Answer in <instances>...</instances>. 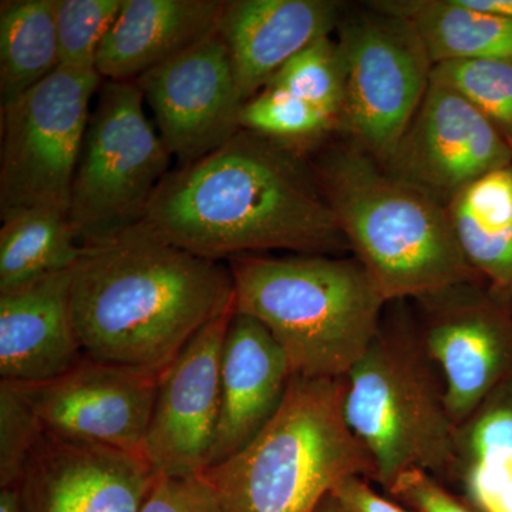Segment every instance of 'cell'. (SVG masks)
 I'll use <instances>...</instances> for the list:
<instances>
[{
	"instance_id": "obj_20",
	"label": "cell",
	"mask_w": 512,
	"mask_h": 512,
	"mask_svg": "<svg viewBox=\"0 0 512 512\" xmlns=\"http://www.w3.org/2000/svg\"><path fill=\"white\" fill-rule=\"evenodd\" d=\"M444 484L476 512H512V377L457 424Z\"/></svg>"
},
{
	"instance_id": "obj_4",
	"label": "cell",
	"mask_w": 512,
	"mask_h": 512,
	"mask_svg": "<svg viewBox=\"0 0 512 512\" xmlns=\"http://www.w3.org/2000/svg\"><path fill=\"white\" fill-rule=\"evenodd\" d=\"M228 266L235 311L261 322L306 379L348 376L389 305L355 256L241 255Z\"/></svg>"
},
{
	"instance_id": "obj_30",
	"label": "cell",
	"mask_w": 512,
	"mask_h": 512,
	"mask_svg": "<svg viewBox=\"0 0 512 512\" xmlns=\"http://www.w3.org/2000/svg\"><path fill=\"white\" fill-rule=\"evenodd\" d=\"M140 512H222L204 476H157Z\"/></svg>"
},
{
	"instance_id": "obj_26",
	"label": "cell",
	"mask_w": 512,
	"mask_h": 512,
	"mask_svg": "<svg viewBox=\"0 0 512 512\" xmlns=\"http://www.w3.org/2000/svg\"><path fill=\"white\" fill-rule=\"evenodd\" d=\"M296 99L340 123L345 104L346 70L338 40L322 37L303 49L269 80Z\"/></svg>"
},
{
	"instance_id": "obj_2",
	"label": "cell",
	"mask_w": 512,
	"mask_h": 512,
	"mask_svg": "<svg viewBox=\"0 0 512 512\" xmlns=\"http://www.w3.org/2000/svg\"><path fill=\"white\" fill-rule=\"evenodd\" d=\"M235 309L228 264L192 254L146 221L82 245L70 312L84 356L163 373L212 320Z\"/></svg>"
},
{
	"instance_id": "obj_32",
	"label": "cell",
	"mask_w": 512,
	"mask_h": 512,
	"mask_svg": "<svg viewBox=\"0 0 512 512\" xmlns=\"http://www.w3.org/2000/svg\"><path fill=\"white\" fill-rule=\"evenodd\" d=\"M330 494L346 512H410L377 494L363 477L345 478Z\"/></svg>"
},
{
	"instance_id": "obj_3",
	"label": "cell",
	"mask_w": 512,
	"mask_h": 512,
	"mask_svg": "<svg viewBox=\"0 0 512 512\" xmlns=\"http://www.w3.org/2000/svg\"><path fill=\"white\" fill-rule=\"evenodd\" d=\"M311 165L349 249L387 303L481 279L458 247L446 205L355 144L330 148Z\"/></svg>"
},
{
	"instance_id": "obj_35",
	"label": "cell",
	"mask_w": 512,
	"mask_h": 512,
	"mask_svg": "<svg viewBox=\"0 0 512 512\" xmlns=\"http://www.w3.org/2000/svg\"><path fill=\"white\" fill-rule=\"evenodd\" d=\"M315 512H346L340 507L338 501L335 500L332 494L326 495L322 503L318 505Z\"/></svg>"
},
{
	"instance_id": "obj_27",
	"label": "cell",
	"mask_w": 512,
	"mask_h": 512,
	"mask_svg": "<svg viewBox=\"0 0 512 512\" xmlns=\"http://www.w3.org/2000/svg\"><path fill=\"white\" fill-rule=\"evenodd\" d=\"M431 80L453 87L470 100L512 151V62L466 60L436 64Z\"/></svg>"
},
{
	"instance_id": "obj_12",
	"label": "cell",
	"mask_w": 512,
	"mask_h": 512,
	"mask_svg": "<svg viewBox=\"0 0 512 512\" xmlns=\"http://www.w3.org/2000/svg\"><path fill=\"white\" fill-rule=\"evenodd\" d=\"M134 82L178 165L210 156L241 131L244 101L218 30Z\"/></svg>"
},
{
	"instance_id": "obj_9",
	"label": "cell",
	"mask_w": 512,
	"mask_h": 512,
	"mask_svg": "<svg viewBox=\"0 0 512 512\" xmlns=\"http://www.w3.org/2000/svg\"><path fill=\"white\" fill-rule=\"evenodd\" d=\"M338 43L346 70L338 131L386 164L429 89L434 64L409 23L379 10L343 23Z\"/></svg>"
},
{
	"instance_id": "obj_17",
	"label": "cell",
	"mask_w": 512,
	"mask_h": 512,
	"mask_svg": "<svg viewBox=\"0 0 512 512\" xmlns=\"http://www.w3.org/2000/svg\"><path fill=\"white\" fill-rule=\"evenodd\" d=\"M332 0H229L218 23L239 96L248 101L292 57L339 23Z\"/></svg>"
},
{
	"instance_id": "obj_1",
	"label": "cell",
	"mask_w": 512,
	"mask_h": 512,
	"mask_svg": "<svg viewBox=\"0 0 512 512\" xmlns=\"http://www.w3.org/2000/svg\"><path fill=\"white\" fill-rule=\"evenodd\" d=\"M144 221L212 261L274 249L308 255L349 249L302 153L245 130L210 156L171 170Z\"/></svg>"
},
{
	"instance_id": "obj_16",
	"label": "cell",
	"mask_w": 512,
	"mask_h": 512,
	"mask_svg": "<svg viewBox=\"0 0 512 512\" xmlns=\"http://www.w3.org/2000/svg\"><path fill=\"white\" fill-rule=\"evenodd\" d=\"M292 376L288 356L269 330L235 311L222 346L220 421L211 466L238 453L265 429L281 409Z\"/></svg>"
},
{
	"instance_id": "obj_11",
	"label": "cell",
	"mask_w": 512,
	"mask_h": 512,
	"mask_svg": "<svg viewBox=\"0 0 512 512\" xmlns=\"http://www.w3.org/2000/svg\"><path fill=\"white\" fill-rule=\"evenodd\" d=\"M512 165V151L483 113L453 87L431 80L383 167L447 205L483 175Z\"/></svg>"
},
{
	"instance_id": "obj_15",
	"label": "cell",
	"mask_w": 512,
	"mask_h": 512,
	"mask_svg": "<svg viewBox=\"0 0 512 512\" xmlns=\"http://www.w3.org/2000/svg\"><path fill=\"white\" fill-rule=\"evenodd\" d=\"M156 477L138 454L45 431L18 488L23 512H140Z\"/></svg>"
},
{
	"instance_id": "obj_18",
	"label": "cell",
	"mask_w": 512,
	"mask_h": 512,
	"mask_svg": "<svg viewBox=\"0 0 512 512\" xmlns=\"http://www.w3.org/2000/svg\"><path fill=\"white\" fill-rule=\"evenodd\" d=\"M72 269L0 292L2 382L57 379L84 357L70 312Z\"/></svg>"
},
{
	"instance_id": "obj_28",
	"label": "cell",
	"mask_w": 512,
	"mask_h": 512,
	"mask_svg": "<svg viewBox=\"0 0 512 512\" xmlns=\"http://www.w3.org/2000/svg\"><path fill=\"white\" fill-rule=\"evenodd\" d=\"M121 8L123 0H57L59 67L96 72L97 53Z\"/></svg>"
},
{
	"instance_id": "obj_34",
	"label": "cell",
	"mask_w": 512,
	"mask_h": 512,
	"mask_svg": "<svg viewBox=\"0 0 512 512\" xmlns=\"http://www.w3.org/2000/svg\"><path fill=\"white\" fill-rule=\"evenodd\" d=\"M0 512H23L18 485L0 488Z\"/></svg>"
},
{
	"instance_id": "obj_31",
	"label": "cell",
	"mask_w": 512,
	"mask_h": 512,
	"mask_svg": "<svg viewBox=\"0 0 512 512\" xmlns=\"http://www.w3.org/2000/svg\"><path fill=\"white\" fill-rule=\"evenodd\" d=\"M387 493L416 512H476L446 484L419 468L400 474Z\"/></svg>"
},
{
	"instance_id": "obj_33",
	"label": "cell",
	"mask_w": 512,
	"mask_h": 512,
	"mask_svg": "<svg viewBox=\"0 0 512 512\" xmlns=\"http://www.w3.org/2000/svg\"><path fill=\"white\" fill-rule=\"evenodd\" d=\"M463 2L464 5L480 12L512 20V0H463Z\"/></svg>"
},
{
	"instance_id": "obj_8",
	"label": "cell",
	"mask_w": 512,
	"mask_h": 512,
	"mask_svg": "<svg viewBox=\"0 0 512 512\" xmlns=\"http://www.w3.org/2000/svg\"><path fill=\"white\" fill-rule=\"evenodd\" d=\"M103 77L59 67L2 109L0 218L28 208L69 212L90 104Z\"/></svg>"
},
{
	"instance_id": "obj_24",
	"label": "cell",
	"mask_w": 512,
	"mask_h": 512,
	"mask_svg": "<svg viewBox=\"0 0 512 512\" xmlns=\"http://www.w3.org/2000/svg\"><path fill=\"white\" fill-rule=\"evenodd\" d=\"M0 292L29 284L76 265L82 245L69 212L28 208L2 218Z\"/></svg>"
},
{
	"instance_id": "obj_29",
	"label": "cell",
	"mask_w": 512,
	"mask_h": 512,
	"mask_svg": "<svg viewBox=\"0 0 512 512\" xmlns=\"http://www.w3.org/2000/svg\"><path fill=\"white\" fill-rule=\"evenodd\" d=\"M43 433L42 424L18 387L0 382V488L18 485Z\"/></svg>"
},
{
	"instance_id": "obj_6",
	"label": "cell",
	"mask_w": 512,
	"mask_h": 512,
	"mask_svg": "<svg viewBox=\"0 0 512 512\" xmlns=\"http://www.w3.org/2000/svg\"><path fill=\"white\" fill-rule=\"evenodd\" d=\"M343 379V417L372 457L376 483L387 491L412 468L446 483L457 424L416 319L383 315L375 339Z\"/></svg>"
},
{
	"instance_id": "obj_10",
	"label": "cell",
	"mask_w": 512,
	"mask_h": 512,
	"mask_svg": "<svg viewBox=\"0 0 512 512\" xmlns=\"http://www.w3.org/2000/svg\"><path fill=\"white\" fill-rule=\"evenodd\" d=\"M416 302L420 338L443 375L448 412L461 423L512 377V301L478 279Z\"/></svg>"
},
{
	"instance_id": "obj_5",
	"label": "cell",
	"mask_w": 512,
	"mask_h": 512,
	"mask_svg": "<svg viewBox=\"0 0 512 512\" xmlns=\"http://www.w3.org/2000/svg\"><path fill=\"white\" fill-rule=\"evenodd\" d=\"M345 379L293 375L281 409L251 443L204 476L222 512H315L348 477L376 466L343 417Z\"/></svg>"
},
{
	"instance_id": "obj_7",
	"label": "cell",
	"mask_w": 512,
	"mask_h": 512,
	"mask_svg": "<svg viewBox=\"0 0 512 512\" xmlns=\"http://www.w3.org/2000/svg\"><path fill=\"white\" fill-rule=\"evenodd\" d=\"M171 157L148 120L137 83L103 80L70 194L69 218L80 245L144 221L171 171Z\"/></svg>"
},
{
	"instance_id": "obj_22",
	"label": "cell",
	"mask_w": 512,
	"mask_h": 512,
	"mask_svg": "<svg viewBox=\"0 0 512 512\" xmlns=\"http://www.w3.org/2000/svg\"><path fill=\"white\" fill-rule=\"evenodd\" d=\"M372 9L412 26L431 63L512 62V20L480 12L463 0H383Z\"/></svg>"
},
{
	"instance_id": "obj_14",
	"label": "cell",
	"mask_w": 512,
	"mask_h": 512,
	"mask_svg": "<svg viewBox=\"0 0 512 512\" xmlns=\"http://www.w3.org/2000/svg\"><path fill=\"white\" fill-rule=\"evenodd\" d=\"M160 375L84 356L57 379L15 386L46 433L143 457Z\"/></svg>"
},
{
	"instance_id": "obj_21",
	"label": "cell",
	"mask_w": 512,
	"mask_h": 512,
	"mask_svg": "<svg viewBox=\"0 0 512 512\" xmlns=\"http://www.w3.org/2000/svg\"><path fill=\"white\" fill-rule=\"evenodd\" d=\"M446 210L468 265L495 293L512 301V165L468 184Z\"/></svg>"
},
{
	"instance_id": "obj_19",
	"label": "cell",
	"mask_w": 512,
	"mask_h": 512,
	"mask_svg": "<svg viewBox=\"0 0 512 512\" xmlns=\"http://www.w3.org/2000/svg\"><path fill=\"white\" fill-rule=\"evenodd\" d=\"M224 8L225 0H123L96 72L103 80L134 82L214 33Z\"/></svg>"
},
{
	"instance_id": "obj_23",
	"label": "cell",
	"mask_w": 512,
	"mask_h": 512,
	"mask_svg": "<svg viewBox=\"0 0 512 512\" xmlns=\"http://www.w3.org/2000/svg\"><path fill=\"white\" fill-rule=\"evenodd\" d=\"M57 0L0 3V107L6 109L60 66Z\"/></svg>"
},
{
	"instance_id": "obj_13",
	"label": "cell",
	"mask_w": 512,
	"mask_h": 512,
	"mask_svg": "<svg viewBox=\"0 0 512 512\" xmlns=\"http://www.w3.org/2000/svg\"><path fill=\"white\" fill-rule=\"evenodd\" d=\"M234 311L212 320L158 379L143 457L156 476H201L211 466L221 410L222 346Z\"/></svg>"
},
{
	"instance_id": "obj_25",
	"label": "cell",
	"mask_w": 512,
	"mask_h": 512,
	"mask_svg": "<svg viewBox=\"0 0 512 512\" xmlns=\"http://www.w3.org/2000/svg\"><path fill=\"white\" fill-rule=\"evenodd\" d=\"M241 130L268 138L302 153L338 124L311 104L296 99L274 86H265L242 106Z\"/></svg>"
}]
</instances>
